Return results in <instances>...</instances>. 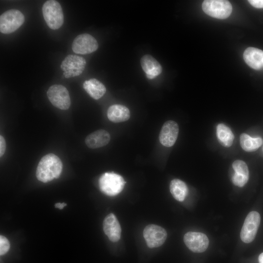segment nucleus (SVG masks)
Returning <instances> with one entry per match:
<instances>
[{
	"mask_svg": "<svg viewBox=\"0 0 263 263\" xmlns=\"http://www.w3.org/2000/svg\"><path fill=\"white\" fill-rule=\"evenodd\" d=\"M63 165L60 158L53 153L43 156L36 170V177L39 181L47 183L58 178L61 174Z\"/></svg>",
	"mask_w": 263,
	"mask_h": 263,
	"instance_id": "1",
	"label": "nucleus"
},
{
	"mask_svg": "<svg viewBox=\"0 0 263 263\" xmlns=\"http://www.w3.org/2000/svg\"><path fill=\"white\" fill-rule=\"evenodd\" d=\"M44 19L51 29H59L64 22V16L60 3L54 0H47L42 7Z\"/></svg>",
	"mask_w": 263,
	"mask_h": 263,
	"instance_id": "2",
	"label": "nucleus"
},
{
	"mask_svg": "<svg viewBox=\"0 0 263 263\" xmlns=\"http://www.w3.org/2000/svg\"><path fill=\"white\" fill-rule=\"evenodd\" d=\"M126 183L124 178L119 174L113 172H105L98 181L100 190L109 196H114L120 193Z\"/></svg>",
	"mask_w": 263,
	"mask_h": 263,
	"instance_id": "3",
	"label": "nucleus"
},
{
	"mask_svg": "<svg viewBox=\"0 0 263 263\" xmlns=\"http://www.w3.org/2000/svg\"><path fill=\"white\" fill-rule=\"evenodd\" d=\"M25 20L23 14L17 9H10L0 16V31L3 34H10L19 28Z\"/></svg>",
	"mask_w": 263,
	"mask_h": 263,
	"instance_id": "4",
	"label": "nucleus"
},
{
	"mask_svg": "<svg viewBox=\"0 0 263 263\" xmlns=\"http://www.w3.org/2000/svg\"><path fill=\"white\" fill-rule=\"evenodd\" d=\"M204 12L207 15L219 19L228 18L232 12V6L227 0H206L202 3Z\"/></svg>",
	"mask_w": 263,
	"mask_h": 263,
	"instance_id": "5",
	"label": "nucleus"
},
{
	"mask_svg": "<svg viewBox=\"0 0 263 263\" xmlns=\"http://www.w3.org/2000/svg\"><path fill=\"white\" fill-rule=\"evenodd\" d=\"M48 99L55 107L66 110L69 108L71 99L68 91L62 85L55 84L50 87L47 92Z\"/></svg>",
	"mask_w": 263,
	"mask_h": 263,
	"instance_id": "6",
	"label": "nucleus"
},
{
	"mask_svg": "<svg viewBox=\"0 0 263 263\" xmlns=\"http://www.w3.org/2000/svg\"><path fill=\"white\" fill-rule=\"evenodd\" d=\"M261 222L260 214L256 211L250 212L246 217L241 229L240 237L245 243H250L255 239Z\"/></svg>",
	"mask_w": 263,
	"mask_h": 263,
	"instance_id": "7",
	"label": "nucleus"
},
{
	"mask_svg": "<svg viewBox=\"0 0 263 263\" xmlns=\"http://www.w3.org/2000/svg\"><path fill=\"white\" fill-rule=\"evenodd\" d=\"M86 64L85 58L74 55L67 56L61 62L60 68L65 78H69L81 75Z\"/></svg>",
	"mask_w": 263,
	"mask_h": 263,
	"instance_id": "8",
	"label": "nucleus"
},
{
	"mask_svg": "<svg viewBox=\"0 0 263 263\" xmlns=\"http://www.w3.org/2000/svg\"><path fill=\"white\" fill-rule=\"evenodd\" d=\"M143 234L147 246L151 248L161 246L167 237L166 230L154 224L147 225L144 229Z\"/></svg>",
	"mask_w": 263,
	"mask_h": 263,
	"instance_id": "9",
	"label": "nucleus"
},
{
	"mask_svg": "<svg viewBox=\"0 0 263 263\" xmlns=\"http://www.w3.org/2000/svg\"><path fill=\"white\" fill-rule=\"evenodd\" d=\"M98 47L96 40L91 35L82 34L74 39L72 50L76 54L86 55L95 51Z\"/></svg>",
	"mask_w": 263,
	"mask_h": 263,
	"instance_id": "10",
	"label": "nucleus"
},
{
	"mask_svg": "<svg viewBox=\"0 0 263 263\" xmlns=\"http://www.w3.org/2000/svg\"><path fill=\"white\" fill-rule=\"evenodd\" d=\"M184 242L187 247L195 253L205 251L209 245V240L204 233L188 232L184 236Z\"/></svg>",
	"mask_w": 263,
	"mask_h": 263,
	"instance_id": "11",
	"label": "nucleus"
},
{
	"mask_svg": "<svg viewBox=\"0 0 263 263\" xmlns=\"http://www.w3.org/2000/svg\"><path fill=\"white\" fill-rule=\"evenodd\" d=\"M179 126L173 120L164 123L160 131L159 140L160 143L166 147H170L175 143L178 135Z\"/></svg>",
	"mask_w": 263,
	"mask_h": 263,
	"instance_id": "12",
	"label": "nucleus"
},
{
	"mask_svg": "<svg viewBox=\"0 0 263 263\" xmlns=\"http://www.w3.org/2000/svg\"><path fill=\"white\" fill-rule=\"evenodd\" d=\"M103 231L113 242L118 241L121 237V228L116 217L113 213L108 214L103 223Z\"/></svg>",
	"mask_w": 263,
	"mask_h": 263,
	"instance_id": "13",
	"label": "nucleus"
},
{
	"mask_svg": "<svg viewBox=\"0 0 263 263\" xmlns=\"http://www.w3.org/2000/svg\"><path fill=\"white\" fill-rule=\"evenodd\" d=\"M234 173L232 177L233 184L239 187H244L249 179V170L246 164L241 160H237L232 163Z\"/></svg>",
	"mask_w": 263,
	"mask_h": 263,
	"instance_id": "14",
	"label": "nucleus"
},
{
	"mask_svg": "<svg viewBox=\"0 0 263 263\" xmlns=\"http://www.w3.org/2000/svg\"><path fill=\"white\" fill-rule=\"evenodd\" d=\"M110 139L109 133L106 130L101 129L87 135L85 143L89 148L97 149L107 145Z\"/></svg>",
	"mask_w": 263,
	"mask_h": 263,
	"instance_id": "15",
	"label": "nucleus"
},
{
	"mask_svg": "<svg viewBox=\"0 0 263 263\" xmlns=\"http://www.w3.org/2000/svg\"><path fill=\"white\" fill-rule=\"evenodd\" d=\"M245 63L251 68L260 70L263 69V51L254 47H248L243 54Z\"/></svg>",
	"mask_w": 263,
	"mask_h": 263,
	"instance_id": "16",
	"label": "nucleus"
},
{
	"mask_svg": "<svg viewBox=\"0 0 263 263\" xmlns=\"http://www.w3.org/2000/svg\"><path fill=\"white\" fill-rule=\"evenodd\" d=\"M141 65L149 79H153L159 75L162 71L160 64L153 56L146 55L141 59Z\"/></svg>",
	"mask_w": 263,
	"mask_h": 263,
	"instance_id": "17",
	"label": "nucleus"
},
{
	"mask_svg": "<svg viewBox=\"0 0 263 263\" xmlns=\"http://www.w3.org/2000/svg\"><path fill=\"white\" fill-rule=\"evenodd\" d=\"M107 117L112 122L117 123L127 121L130 117L129 109L125 106L114 104L107 110Z\"/></svg>",
	"mask_w": 263,
	"mask_h": 263,
	"instance_id": "18",
	"label": "nucleus"
},
{
	"mask_svg": "<svg viewBox=\"0 0 263 263\" xmlns=\"http://www.w3.org/2000/svg\"><path fill=\"white\" fill-rule=\"evenodd\" d=\"M83 87L89 95L95 100L102 97L106 92V89L103 84L95 78L85 81Z\"/></svg>",
	"mask_w": 263,
	"mask_h": 263,
	"instance_id": "19",
	"label": "nucleus"
},
{
	"mask_svg": "<svg viewBox=\"0 0 263 263\" xmlns=\"http://www.w3.org/2000/svg\"><path fill=\"white\" fill-rule=\"evenodd\" d=\"M169 189L173 198L179 202H183L188 193V188L186 183L178 179L171 181Z\"/></svg>",
	"mask_w": 263,
	"mask_h": 263,
	"instance_id": "20",
	"label": "nucleus"
},
{
	"mask_svg": "<svg viewBox=\"0 0 263 263\" xmlns=\"http://www.w3.org/2000/svg\"><path fill=\"white\" fill-rule=\"evenodd\" d=\"M216 136L218 141L223 146L229 147L232 145L234 134L230 129L225 125L220 123L217 125Z\"/></svg>",
	"mask_w": 263,
	"mask_h": 263,
	"instance_id": "21",
	"label": "nucleus"
},
{
	"mask_svg": "<svg viewBox=\"0 0 263 263\" xmlns=\"http://www.w3.org/2000/svg\"><path fill=\"white\" fill-rule=\"evenodd\" d=\"M240 142L244 150L251 152L255 151L262 145L263 140L260 137L253 138L246 133H243L240 136Z\"/></svg>",
	"mask_w": 263,
	"mask_h": 263,
	"instance_id": "22",
	"label": "nucleus"
},
{
	"mask_svg": "<svg viewBox=\"0 0 263 263\" xmlns=\"http://www.w3.org/2000/svg\"><path fill=\"white\" fill-rule=\"evenodd\" d=\"M10 245L8 240L4 236H0V255L6 254L10 248Z\"/></svg>",
	"mask_w": 263,
	"mask_h": 263,
	"instance_id": "23",
	"label": "nucleus"
},
{
	"mask_svg": "<svg viewBox=\"0 0 263 263\" xmlns=\"http://www.w3.org/2000/svg\"><path fill=\"white\" fill-rule=\"evenodd\" d=\"M6 149V142L4 138L1 135L0 136V156L1 157L4 153Z\"/></svg>",
	"mask_w": 263,
	"mask_h": 263,
	"instance_id": "24",
	"label": "nucleus"
},
{
	"mask_svg": "<svg viewBox=\"0 0 263 263\" xmlns=\"http://www.w3.org/2000/svg\"><path fill=\"white\" fill-rule=\"evenodd\" d=\"M249 3L257 8H263V0H249Z\"/></svg>",
	"mask_w": 263,
	"mask_h": 263,
	"instance_id": "25",
	"label": "nucleus"
},
{
	"mask_svg": "<svg viewBox=\"0 0 263 263\" xmlns=\"http://www.w3.org/2000/svg\"><path fill=\"white\" fill-rule=\"evenodd\" d=\"M66 206V204L65 203H56L55 206L56 208H58L60 209H63L64 207Z\"/></svg>",
	"mask_w": 263,
	"mask_h": 263,
	"instance_id": "26",
	"label": "nucleus"
},
{
	"mask_svg": "<svg viewBox=\"0 0 263 263\" xmlns=\"http://www.w3.org/2000/svg\"><path fill=\"white\" fill-rule=\"evenodd\" d=\"M258 260L259 263H263V252L259 255Z\"/></svg>",
	"mask_w": 263,
	"mask_h": 263,
	"instance_id": "27",
	"label": "nucleus"
},
{
	"mask_svg": "<svg viewBox=\"0 0 263 263\" xmlns=\"http://www.w3.org/2000/svg\"></svg>",
	"mask_w": 263,
	"mask_h": 263,
	"instance_id": "28",
	"label": "nucleus"
}]
</instances>
